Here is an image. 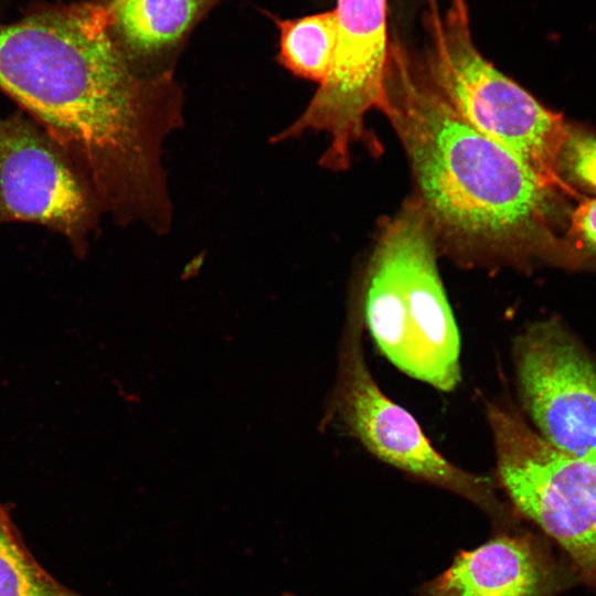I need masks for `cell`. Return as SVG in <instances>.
I'll list each match as a JSON object with an SVG mask.
<instances>
[{"label": "cell", "mask_w": 596, "mask_h": 596, "mask_svg": "<svg viewBox=\"0 0 596 596\" xmlns=\"http://www.w3.org/2000/svg\"><path fill=\"white\" fill-rule=\"evenodd\" d=\"M156 86L131 71L98 1L38 4L0 23V89L66 153L98 206L123 221L166 201Z\"/></svg>", "instance_id": "cell-1"}, {"label": "cell", "mask_w": 596, "mask_h": 596, "mask_svg": "<svg viewBox=\"0 0 596 596\" xmlns=\"http://www.w3.org/2000/svg\"><path fill=\"white\" fill-rule=\"evenodd\" d=\"M408 161L438 252L466 267L576 266L556 231L560 193L518 156L457 115L422 64L391 45L379 108Z\"/></svg>", "instance_id": "cell-2"}, {"label": "cell", "mask_w": 596, "mask_h": 596, "mask_svg": "<svg viewBox=\"0 0 596 596\" xmlns=\"http://www.w3.org/2000/svg\"><path fill=\"white\" fill-rule=\"evenodd\" d=\"M437 256L413 196L382 226L359 291L364 324L385 358L405 374L450 392L460 382V337Z\"/></svg>", "instance_id": "cell-3"}, {"label": "cell", "mask_w": 596, "mask_h": 596, "mask_svg": "<svg viewBox=\"0 0 596 596\" xmlns=\"http://www.w3.org/2000/svg\"><path fill=\"white\" fill-rule=\"evenodd\" d=\"M430 23L433 42L422 67L437 93L464 121L509 149L558 192L579 196L561 170L572 126L479 52L466 1L449 0L445 14Z\"/></svg>", "instance_id": "cell-4"}, {"label": "cell", "mask_w": 596, "mask_h": 596, "mask_svg": "<svg viewBox=\"0 0 596 596\" xmlns=\"http://www.w3.org/2000/svg\"><path fill=\"white\" fill-rule=\"evenodd\" d=\"M486 415L498 487L596 584V461L551 446L504 397L487 402Z\"/></svg>", "instance_id": "cell-5"}, {"label": "cell", "mask_w": 596, "mask_h": 596, "mask_svg": "<svg viewBox=\"0 0 596 596\" xmlns=\"http://www.w3.org/2000/svg\"><path fill=\"white\" fill-rule=\"evenodd\" d=\"M363 326L358 291L348 315L340 356L336 411L341 425L381 461L470 501L501 531L510 530L512 511L498 496L497 482L449 461L433 446L417 421L382 392L365 361Z\"/></svg>", "instance_id": "cell-6"}, {"label": "cell", "mask_w": 596, "mask_h": 596, "mask_svg": "<svg viewBox=\"0 0 596 596\" xmlns=\"http://www.w3.org/2000/svg\"><path fill=\"white\" fill-rule=\"evenodd\" d=\"M334 12L338 39L330 71L290 131L328 134L326 158L344 164L355 145L369 150L377 145L365 118L379 110L384 96L391 49L387 0H338Z\"/></svg>", "instance_id": "cell-7"}, {"label": "cell", "mask_w": 596, "mask_h": 596, "mask_svg": "<svg viewBox=\"0 0 596 596\" xmlns=\"http://www.w3.org/2000/svg\"><path fill=\"white\" fill-rule=\"evenodd\" d=\"M519 396L538 434L557 450L596 461V365L555 320L514 340Z\"/></svg>", "instance_id": "cell-8"}, {"label": "cell", "mask_w": 596, "mask_h": 596, "mask_svg": "<svg viewBox=\"0 0 596 596\" xmlns=\"http://www.w3.org/2000/svg\"><path fill=\"white\" fill-rule=\"evenodd\" d=\"M97 207L75 166L42 128L21 113L0 119V224H40L83 256Z\"/></svg>", "instance_id": "cell-9"}, {"label": "cell", "mask_w": 596, "mask_h": 596, "mask_svg": "<svg viewBox=\"0 0 596 596\" xmlns=\"http://www.w3.org/2000/svg\"><path fill=\"white\" fill-rule=\"evenodd\" d=\"M554 584L552 562L538 541L502 531L473 550L460 551L444 573L424 585L423 596H547Z\"/></svg>", "instance_id": "cell-10"}, {"label": "cell", "mask_w": 596, "mask_h": 596, "mask_svg": "<svg viewBox=\"0 0 596 596\" xmlns=\"http://www.w3.org/2000/svg\"><path fill=\"white\" fill-rule=\"evenodd\" d=\"M221 0H107L110 30L118 44L150 54L180 41Z\"/></svg>", "instance_id": "cell-11"}, {"label": "cell", "mask_w": 596, "mask_h": 596, "mask_svg": "<svg viewBox=\"0 0 596 596\" xmlns=\"http://www.w3.org/2000/svg\"><path fill=\"white\" fill-rule=\"evenodd\" d=\"M279 60L295 75L321 84L327 77L338 39L334 10L299 19L276 20Z\"/></svg>", "instance_id": "cell-12"}, {"label": "cell", "mask_w": 596, "mask_h": 596, "mask_svg": "<svg viewBox=\"0 0 596 596\" xmlns=\"http://www.w3.org/2000/svg\"><path fill=\"white\" fill-rule=\"evenodd\" d=\"M0 596H85L60 583L38 562L1 503Z\"/></svg>", "instance_id": "cell-13"}, {"label": "cell", "mask_w": 596, "mask_h": 596, "mask_svg": "<svg viewBox=\"0 0 596 596\" xmlns=\"http://www.w3.org/2000/svg\"><path fill=\"white\" fill-rule=\"evenodd\" d=\"M561 170L596 192V135L571 127L561 156Z\"/></svg>", "instance_id": "cell-14"}, {"label": "cell", "mask_w": 596, "mask_h": 596, "mask_svg": "<svg viewBox=\"0 0 596 596\" xmlns=\"http://www.w3.org/2000/svg\"><path fill=\"white\" fill-rule=\"evenodd\" d=\"M581 264L596 258V199L582 198L568 215L565 237Z\"/></svg>", "instance_id": "cell-15"}, {"label": "cell", "mask_w": 596, "mask_h": 596, "mask_svg": "<svg viewBox=\"0 0 596 596\" xmlns=\"http://www.w3.org/2000/svg\"><path fill=\"white\" fill-rule=\"evenodd\" d=\"M429 8H430V17L432 21H437L440 19L438 8H437V0H427Z\"/></svg>", "instance_id": "cell-16"}, {"label": "cell", "mask_w": 596, "mask_h": 596, "mask_svg": "<svg viewBox=\"0 0 596 596\" xmlns=\"http://www.w3.org/2000/svg\"><path fill=\"white\" fill-rule=\"evenodd\" d=\"M279 596H298V595H296V594L292 593V592H287V590H285V592H283V593H280Z\"/></svg>", "instance_id": "cell-17"}]
</instances>
